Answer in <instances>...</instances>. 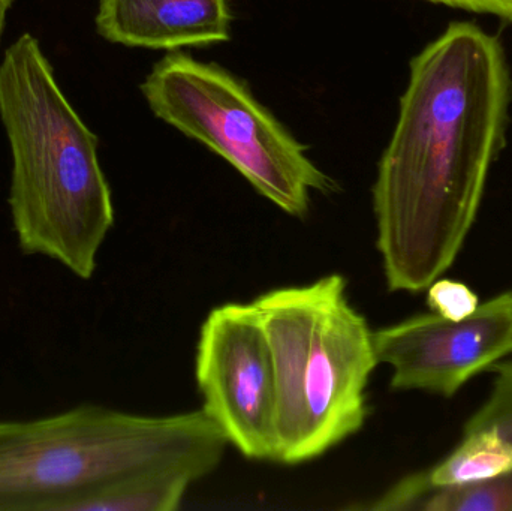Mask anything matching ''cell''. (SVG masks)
I'll return each instance as SVG.
<instances>
[{
	"mask_svg": "<svg viewBox=\"0 0 512 511\" xmlns=\"http://www.w3.org/2000/svg\"><path fill=\"white\" fill-rule=\"evenodd\" d=\"M426 2L463 9L475 14L495 15L502 20L512 21V0H426Z\"/></svg>",
	"mask_w": 512,
	"mask_h": 511,
	"instance_id": "14",
	"label": "cell"
},
{
	"mask_svg": "<svg viewBox=\"0 0 512 511\" xmlns=\"http://www.w3.org/2000/svg\"><path fill=\"white\" fill-rule=\"evenodd\" d=\"M512 470V447L489 432H463L456 449L435 467L417 473L429 488H457L504 476Z\"/></svg>",
	"mask_w": 512,
	"mask_h": 511,
	"instance_id": "11",
	"label": "cell"
},
{
	"mask_svg": "<svg viewBox=\"0 0 512 511\" xmlns=\"http://www.w3.org/2000/svg\"><path fill=\"white\" fill-rule=\"evenodd\" d=\"M140 89L159 120L224 158L286 215L304 218L313 191L339 189L248 83L222 66L171 51Z\"/></svg>",
	"mask_w": 512,
	"mask_h": 511,
	"instance_id": "5",
	"label": "cell"
},
{
	"mask_svg": "<svg viewBox=\"0 0 512 511\" xmlns=\"http://www.w3.org/2000/svg\"><path fill=\"white\" fill-rule=\"evenodd\" d=\"M228 444L203 410L141 416L87 404L0 422V511H72L149 468L182 462L218 468Z\"/></svg>",
	"mask_w": 512,
	"mask_h": 511,
	"instance_id": "3",
	"label": "cell"
},
{
	"mask_svg": "<svg viewBox=\"0 0 512 511\" xmlns=\"http://www.w3.org/2000/svg\"><path fill=\"white\" fill-rule=\"evenodd\" d=\"M490 371L495 374L492 392L463 432H489L512 447V362H498Z\"/></svg>",
	"mask_w": 512,
	"mask_h": 511,
	"instance_id": "12",
	"label": "cell"
},
{
	"mask_svg": "<svg viewBox=\"0 0 512 511\" xmlns=\"http://www.w3.org/2000/svg\"><path fill=\"white\" fill-rule=\"evenodd\" d=\"M216 467L206 462L162 465L132 474L89 495L72 511H173L191 486Z\"/></svg>",
	"mask_w": 512,
	"mask_h": 511,
	"instance_id": "9",
	"label": "cell"
},
{
	"mask_svg": "<svg viewBox=\"0 0 512 511\" xmlns=\"http://www.w3.org/2000/svg\"><path fill=\"white\" fill-rule=\"evenodd\" d=\"M252 306L276 377V462L313 461L366 423L367 384L379 365L373 332L337 273L268 291Z\"/></svg>",
	"mask_w": 512,
	"mask_h": 511,
	"instance_id": "4",
	"label": "cell"
},
{
	"mask_svg": "<svg viewBox=\"0 0 512 511\" xmlns=\"http://www.w3.org/2000/svg\"><path fill=\"white\" fill-rule=\"evenodd\" d=\"M0 117L12 153L8 203L18 248L87 281L114 225L113 197L98 138L63 95L30 33L3 54Z\"/></svg>",
	"mask_w": 512,
	"mask_h": 511,
	"instance_id": "2",
	"label": "cell"
},
{
	"mask_svg": "<svg viewBox=\"0 0 512 511\" xmlns=\"http://www.w3.org/2000/svg\"><path fill=\"white\" fill-rule=\"evenodd\" d=\"M195 378L203 413L245 458L276 462V377L252 303H225L207 315Z\"/></svg>",
	"mask_w": 512,
	"mask_h": 511,
	"instance_id": "6",
	"label": "cell"
},
{
	"mask_svg": "<svg viewBox=\"0 0 512 511\" xmlns=\"http://www.w3.org/2000/svg\"><path fill=\"white\" fill-rule=\"evenodd\" d=\"M12 0H0V36H2L3 27H5L6 14L11 8Z\"/></svg>",
	"mask_w": 512,
	"mask_h": 511,
	"instance_id": "15",
	"label": "cell"
},
{
	"mask_svg": "<svg viewBox=\"0 0 512 511\" xmlns=\"http://www.w3.org/2000/svg\"><path fill=\"white\" fill-rule=\"evenodd\" d=\"M228 0H99L96 30L126 47L177 51L230 41Z\"/></svg>",
	"mask_w": 512,
	"mask_h": 511,
	"instance_id": "8",
	"label": "cell"
},
{
	"mask_svg": "<svg viewBox=\"0 0 512 511\" xmlns=\"http://www.w3.org/2000/svg\"><path fill=\"white\" fill-rule=\"evenodd\" d=\"M427 305L441 317L460 321L477 311L480 300L463 282L439 278L427 288Z\"/></svg>",
	"mask_w": 512,
	"mask_h": 511,
	"instance_id": "13",
	"label": "cell"
},
{
	"mask_svg": "<svg viewBox=\"0 0 512 511\" xmlns=\"http://www.w3.org/2000/svg\"><path fill=\"white\" fill-rule=\"evenodd\" d=\"M364 509L378 511H512V470L504 476L457 488H429L417 473L391 486Z\"/></svg>",
	"mask_w": 512,
	"mask_h": 511,
	"instance_id": "10",
	"label": "cell"
},
{
	"mask_svg": "<svg viewBox=\"0 0 512 511\" xmlns=\"http://www.w3.org/2000/svg\"><path fill=\"white\" fill-rule=\"evenodd\" d=\"M512 77L504 45L451 23L411 60L372 189L390 291L420 293L453 266L505 146Z\"/></svg>",
	"mask_w": 512,
	"mask_h": 511,
	"instance_id": "1",
	"label": "cell"
},
{
	"mask_svg": "<svg viewBox=\"0 0 512 511\" xmlns=\"http://www.w3.org/2000/svg\"><path fill=\"white\" fill-rule=\"evenodd\" d=\"M379 363L393 368L391 389L453 398L478 374L512 354V291L460 321L415 315L373 332Z\"/></svg>",
	"mask_w": 512,
	"mask_h": 511,
	"instance_id": "7",
	"label": "cell"
}]
</instances>
